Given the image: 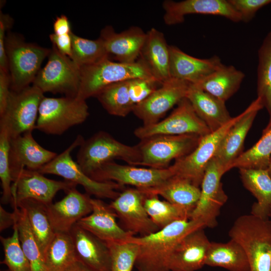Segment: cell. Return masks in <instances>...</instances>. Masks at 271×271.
<instances>
[{
	"instance_id": "cell-1",
	"label": "cell",
	"mask_w": 271,
	"mask_h": 271,
	"mask_svg": "<svg viewBox=\"0 0 271 271\" xmlns=\"http://www.w3.org/2000/svg\"><path fill=\"white\" fill-rule=\"evenodd\" d=\"M205 227L200 220H181L152 234L131 237L127 241L139 247L134 265L138 271H170L169 260L178 242L190 232Z\"/></svg>"
},
{
	"instance_id": "cell-2",
	"label": "cell",
	"mask_w": 271,
	"mask_h": 271,
	"mask_svg": "<svg viewBox=\"0 0 271 271\" xmlns=\"http://www.w3.org/2000/svg\"><path fill=\"white\" fill-rule=\"evenodd\" d=\"M228 235L245 251L250 271H271V220L251 214L241 215Z\"/></svg>"
},
{
	"instance_id": "cell-3",
	"label": "cell",
	"mask_w": 271,
	"mask_h": 271,
	"mask_svg": "<svg viewBox=\"0 0 271 271\" xmlns=\"http://www.w3.org/2000/svg\"><path fill=\"white\" fill-rule=\"evenodd\" d=\"M80 70V84L76 97L85 100L95 97L105 87L121 81L138 78L155 79L140 58L134 63H124L106 58L95 64L83 66Z\"/></svg>"
},
{
	"instance_id": "cell-4",
	"label": "cell",
	"mask_w": 271,
	"mask_h": 271,
	"mask_svg": "<svg viewBox=\"0 0 271 271\" xmlns=\"http://www.w3.org/2000/svg\"><path fill=\"white\" fill-rule=\"evenodd\" d=\"M121 160L129 165L138 166L140 154L137 145L124 144L104 131H100L84 140L79 147L76 162L82 171L91 176L103 165Z\"/></svg>"
},
{
	"instance_id": "cell-5",
	"label": "cell",
	"mask_w": 271,
	"mask_h": 271,
	"mask_svg": "<svg viewBox=\"0 0 271 271\" xmlns=\"http://www.w3.org/2000/svg\"><path fill=\"white\" fill-rule=\"evenodd\" d=\"M11 90L20 91L33 83L51 49L26 42L22 37L8 32L5 40Z\"/></svg>"
},
{
	"instance_id": "cell-6",
	"label": "cell",
	"mask_w": 271,
	"mask_h": 271,
	"mask_svg": "<svg viewBox=\"0 0 271 271\" xmlns=\"http://www.w3.org/2000/svg\"><path fill=\"white\" fill-rule=\"evenodd\" d=\"M89 115L86 100L77 97L44 96L39 108L36 128L51 135H61L84 122Z\"/></svg>"
},
{
	"instance_id": "cell-7",
	"label": "cell",
	"mask_w": 271,
	"mask_h": 271,
	"mask_svg": "<svg viewBox=\"0 0 271 271\" xmlns=\"http://www.w3.org/2000/svg\"><path fill=\"white\" fill-rule=\"evenodd\" d=\"M84 140L81 135H77L70 146L38 171L43 175H57L66 181L80 185L89 195H94L99 198L115 199L120 193L117 190L122 189L124 186L113 181L99 182L92 179L72 159V152L80 147Z\"/></svg>"
},
{
	"instance_id": "cell-8",
	"label": "cell",
	"mask_w": 271,
	"mask_h": 271,
	"mask_svg": "<svg viewBox=\"0 0 271 271\" xmlns=\"http://www.w3.org/2000/svg\"><path fill=\"white\" fill-rule=\"evenodd\" d=\"M202 137L191 134L159 135L142 140L137 145L140 154L138 166L167 168L173 160L175 161L192 152Z\"/></svg>"
},
{
	"instance_id": "cell-9",
	"label": "cell",
	"mask_w": 271,
	"mask_h": 271,
	"mask_svg": "<svg viewBox=\"0 0 271 271\" xmlns=\"http://www.w3.org/2000/svg\"><path fill=\"white\" fill-rule=\"evenodd\" d=\"M46 65L41 69L32 85L44 93H60L76 97L81 81V70L69 57L61 53L53 45Z\"/></svg>"
},
{
	"instance_id": "cell-10",
	"label": "cell",
	"mask_w": 271,
	"mask_h": 271,
	"mask_svg": "<svg viewBox=\"0 0 271 271\" xmlns=\"http://www.w3.org/2000/svg\"><path fill=\"white\" fill-rule=\"evenodd\" d=\"M44 93L32 85L19 91L11 90L7 105L0 115V128L10 139L36 128L40 103Z\"/></svg>"
},
{
	"instance_id": "cell-11",
	"label": "cell",
	"mask_w": 271,
	"mask_h": 271,
	"mask_svg": "<svg viewBox=\"0 0 271 271\" xmlns=\"http://www.w3.org/2000/svg\"><path fill=\"white\" fill-rule=\"evenodd\" d=\"M161 84L155 79H128L105 87L95 97L109 114L124 117Z\"/></svg>"
},
{
	"instance_id": "cell-12",
	"label": "cell",
	"mask_w": 271,
	"mask_h": 271,
	"mask_svg": "<svg viewBox=\"0 0 271 271\" xmlns=\"http://www.w3.org/2000/svg\"><path fill=\"white\" fill-rule=\"evenodd\" d=\"M240 116L233 117L219 129L201 138L196 148L188 155L175 161L170 166L174 176L200 187L207 167L214 158L223 138Z\"/></svg>"
},
{
	"instance_id": "cell-13",
	"label": "cell",
	"mask_w": 271,
	"mask_h": 271,
	"mask_svg": "<svg viewBox=\"0 0 271 271\" xmlns=\"http://www.w3.org/2000/svg\"><path fill=\"white\" fill-rule=\"evenodd\" d=\"M211 132L186 97L177 105L168 117L155 123L137 128L134 134L142 140L159 135L191 134L203 137Z\"/></svg>"
},
{
	"instance_id": "cell-14",
	"label": "cell",
	"mask_w": 271,
	"mask_h": 271,
	"mask_svg": "<svg viewBox=\"0 0 271 271\" xmlns=\"http://www.w3.org/2000/svg\"><path fill=\"white\" fill-rule=\"evenodd\" d=\"M224 168L214 158L209 163L201 184L198 202L190 219L202 221L205 227L217 225V218L228 197L222 188L221 179L225 173Z\"/></svg>"
},
{
	"instance_id": "cell-15",
	"label": "cell",
	"mask_w": 271,
	"mask_h": 271,
	"mask_svg": "<svg viewBox=\"0 0 271 271\" xmlns=\"http://www.w3.org/2000/svg\"><path fill=\"white\" fill-rule=\"evenodd\" d=\"M190 84L185 81L170 78L137 105L132 112L143 121V125L155 123L186 97Z\"/></svg>"
},
{
	"instance_id": "cell-16",
	"label": "cell",
	"mask_w": 271,
	"mask_h": 271,
	"mask_svg": "<svg viewBox=\"0 0 271 271\" xmlns=\"http://www.w3.org/2000/svg\"><path fill=\"white\" fill-rule=\"evenodd\" d=\"M77 185L68 181H56L45 177L37 171L23 170L14 179L12 185L13 202L17 205L26 199H33L46 206L52 203L58 192L66 193Z\"/></svg>"
},
{
	"instance_id": "cell-17",
	"label": "cell",
	"mask_w": 271,
	"mask_h": 271,
	"mask_svg": "<svg viewBox=\"0 0 271 271\" xmlns=\"http://www.w3.org/2000/svg\"><path fill=\"white\" fill-rule=\"evenodd\" d=\"M173 176L170 166L165 169L140 168L111 162L103 165L91 178L97 181H113L122 186L145 189L159 185Z\"/></svg>"
},
{
	"instance_id": "cell-18",
	"label": "cell",
	"mask_w": 271,
	"mask_h": 271,
	"mask_svg": "<svg viewBox=\"0 0 271 271\" xmlns=\"http://www.w3.org/2000/svg\"><path fill=\"white\" fill-rule=\"evenodd\" d=\"M146 194L138 188H128L120 193L109 204L122 223L124 229L134 235H148L159 230L144 206Z\"/></svg>"
},
{
	"instance_id": "cell-19",
	"label": "cell",
	"mask_w": 271,
	"mask_h": 271,
	"mask_svg": "<svg viewBox=\"0 0 271 271\" xmlns=\"http://www.w3.org/2000/svg\"><path fill=\"white\" fill-rule=\"evenodd\" d=\"M162 7L165 11L163 19L167 25L181 24L185 16L190 14L218 16L235 23L241 22L240 16L228 0H166Z\"/></svg>"
},
{
	"instance_id": "cell-20",
	"label": "cell",
	"mask_w": 271,
	"mask_h": 271,
	"mask_svg": "<svg viewBox=\"0 0 271 271\" xmlns=\"http://www.w3.org/2000/svg\"><path fill=\"white\" fill-rule=\"evenodd\" d=\"M57 155L40 146L32 131L11 139L9 160L13 180L24 169L39 171Z\"/></svg>"
},
{
	"instance_id": "cell-21",
	"label": "cell",
	"mask_w": 271,
	"mask_h": 271,
	"mask_svg": "<svg viewBox=\"0 0 271 271\" xmlns=\"http://www.w3.org/2000/svg\"><path fill=\"white\" fill-rule=\"evenodd\" d=\"M263 107L257 97L240 114L237 120L231 127L221 142L214 159L224 168L228 167L242 153L244 142L259 110Z\"/></svg>"
},
{
	"instance_id": "cell-22",
	"label": "cell",
	"mask_w": 271,
	"mask_h": 271,
	"mask_svg": "<svg viewBox=\"0 0 271 271\" xmlns=\"http://www.w3.org/2000/svg\"><path fill=\"white\" fill-rule=\"evenodd\" d=\"M92 210L76 223L105 243L127 241L134 235L121 228L109 205L99 199H90Z\"/></svg>"
},
{
	"instance_id": "cell-23",
	"label": "cell",
	"mask_w": 271,
	"mask_h": 271,
	"mask_svg": "<svg viewBox=\"0 0 271 271\" xmlns=\"http://www.w3.org/2000/svg\"><path fill=\"white\" fill-rule=\"evenodd\" d=\"M91 198L76 188L70 190L61 200L46 206L47 214L55 232H69L72 227L92 210Z\"/></svg>"
},
{
	"instance_id": "cell-24",
	"label": "cell",
	"mask_w": 271,
	"mask_h": 271,
	"mask_svg": "<svg viewBox=\"0 0 271 271\" xmlns=\"http://www.w3.org/2000/svg\"><path fill=\"white\" fill-rule=\"evenodd\" d=\"M146 35L137 26L117 33L111 26H106L101 31L99 38L109 59L112 58L118 62L132 63L139 58Z\"/></svg>"
},
{
	"instance_id": "cell-25",
	"label": "cell",
	"mask_w": 271,
	"mask_h": 271,
	"mask_svg": "<svg viewBox=\"0 0 271 271\" xmlns=\"http://www.w3.org/2000/svg\"><path fill=\"white\" fill-rule=\"evenodd\" d=\"M204 229L190 232L178 242L169 260L170 271H196L205 265L211 242Z\"/></svg>"
},
{
	"instance_id": "cell-26",
	"label": "cell",
	"mask_w": 271,
	"mask_h": 271,
	"mask_svg": "<svg viewBox=\"0 0 271 271\" xmlns=\"http://www.w3.org/2000/svg\"><path fill=\"white\" fill-rule=\"evenodd\" d=\"M170 74L171 78L196 84L208 77L223 64L221 59L214 55L209 58L193 57L175 46H169Z\"/></svg>"
},
{
	"instance_id": "cell-27",
	"label": "cell",
	"mask_w": 271,
	"mask_h": 271,
	"mask_svg": "<svg viewBox=\"0 0 271 271\" xmlns=\"http://www.w3.org/2000/svg\"><path fill=\"white\" fill-rule=\"evenodd\" d=\"M78 260L97 271H111L110 252L106 243L75 224L70 230Z\"/></svg>"
},
{
	"instance_id": "cell-28",
	"label": "cell",
	"mask_w": 271,
	"mask_h": 271,
	"mask_svg": "<svg viewBox=\"0 0 271 271\" xmlns=\"http://www.w3.org/2000/svg\"><path fill=\"white\" fill-rule=\"evenodd\" d=\"M169 46L164 34L152 28L147 33L139 58L147 65L153 77L161 83L171 78Z\"/></svg>"
},
{
	"instance_id": "cell-29",
	"label": "cell",
	"mask_w": 271,
	"mask_h": 271,
	"mask_svg": "<svg viewBox=\"0 0 271 271\" xmlns=\"http://www.w3.org/2000/svg\"><path fill=\"white\" fill-rule=\"evenodd\" d=\"M186 98L211 132L228 123L231 117L224 101L190 84Z\"/></svg>"
},
{
	"instance_id": "cell-30",
	"label": "cell",
	"mask_w": 271,
	"mask_h": 271,
	"mask_svg": "<svg viewBox=\"0 0 271 271\" xmlns=\"http://www.w3.org/2000/svg\"><path fill=\"white\" fill-rule=\"evenodd\" d=\"M139 189L147 195L161 196L166 201L184 207L191 213L198 202L201 192L200 187L176 176L157 186Z\"/></svg>"
},
{
	"instance_id": "cell-31",
	"label": "cell",
	"mask_w": 271,
	"mask_h": 271,
	"mask_svg": "<svg viewBox=\"0 0 271 271\" xmlns=\"http://www.w3.org/2000/svg\"><path fill=\"white\" fill-rule=\"evenodd\" d=\"M239 170L243 186L257 200L252 206L251 214L261 218H269L271 208V177L267 169L241 168Z\"/></svg>"
},
{
	"instance_id": "cell-32",
	"label": "cell",
	"mask_w": 271,
	"mask_h": 271,
	"mask_svg": "<svg viewBox=\"0 0 271 271\" xmlns=\"http://www.w3.org/2000/svg\"><path fill=\"white\" fill-rule=\"evenodd\" d=\"M205 265L221 267L229 271H250L245 251L237 242L232 239L226 243L211 242Z\"/></svg>"
},
{
	"instance_id": "cell-33",
	"label": "cell",
	"mask_w": 271,
	"mask_h": 271,
	"mask_svg": "<svg viewBox=\"0 0 271 271\" xmlns=\"http://www.w3.org/2000/svg\"><path fill=\"white\" fill-rule=\"evenodd\" d=\"M244 77V73L233 66L223 64L205 79L193 85L225 102L237 91Z\"/></svg>"
},
{
	"instance_id": "cell-34",
	"label": "cell",
	"mask_w": 271,
	"mask_h": 271,
	"mask_svg": "<svg viewBox=\"0 0 271 271\" xmlns=\"http://www.w3.org/2000/svg\"><path fill=\"white\" fill-rule=\"evenodd\" d=\"M17 206L25 210L32 233L43 254L55 234L46 205L33 199H26Z\"/></svg>"
},
{
	"instance_id": "cell-35",
	"label": "cell",
	"mask_w": 271,
	"mask_h": 271,
	"mask_svg": "<svg viewBox=\"0 0 271 271\" xmlns=\"http://www.w3.org/2000/svg\"><path fill=\"white\" fill-rule=\"evenodd\" d=\"M43 255L48 271H66L78 260L69 232H55Z\"/></svg>"
},
{
	"instance_id": "cell-36",
	"label": "cell",
	"mask_w": 271,
	"mask_h": 271,
	"mask_svg": "<svg viewBox=\"0 0 271 271\" xmlns=\"http://www.w3.org/2000/svg\"><path fill=\"white\" fill-rule=\"evenodd\" d=\"M19 238L23 250L30 265L31 271H48L44 255L31 231L25 210L13 206Z\"/></svg>"
},
{
	"instance_id": "cell-37",
	"label": "cell",
	"mask_w": 271,
	"mask_h": 271,
	"mask_svg": "<svg viewBox=\"0 0 271 271\" xmlns=\"http://www.w3.org/2000/svg\"><path fill=\"white\" fill-rule=\"evenodd\" d=\"M146 195L145 208L159 229L175 221L190 219L191 212L187 209L166 200H161L157 195Z\"/></svg>"
},
{
	"instance_id": "cell-38",
	"label": "cell",
	"mask_w": 271,
	"mask_h": 271,
	"mask_svg": "<svg viewBox=\"0 0 271 271\" xmlns=\"http://www.w3.org/2000/svg\"><path fill=\"white\" fill-rule=\"evenodd\" d=\"M257 94L271 117V31L263 39L258 51Z\"/></svg>"
},
{
	"instance_id": "cell-39",
	"label": "cell",
	"mask_w": 271,
	"mask_h": 271,
	"mask_svg": "<svg viewBox=\"0 0 271 271\" xmlns=\"http://www.w3.org/2000/svg\"><path fill=\"white\" fill-rule=\"evenodd\" d=\"M271 158V127L251 148L242 152L228 167L239 169H267Z\"/></svg>"
},
{
	"instance_id": "cell-40",
	"label": "cell",
	"mask_w": 271,
	"mask_h": 271,
	"mask_svg": "<svg viewBox=\"0 0 271 271\" xmlns=\"http://www.w3.org/2000/svg\"><path fill=\"white\" fill-rule=\"evenodd\" d=\"M72 55L71 59L80 68L97 63L108 58L103 43L99 37L89 40L71 34Z\"/></svg>"
},
{
	"instance_id": "cell-41",
	"label": "cell",
	"mask_w": 271,
	"mask_h": 271,
	"mask_svg": "<svg viewBox=\"0 0 271 271\" xmlns=\"http://www.w3.org/2000/svg\"><path fill=\"white\" fill-rule=\"evenodd\" d=\"M13 233L8 237H0L4 251V259L1 262L9 271H31L30 263L23 250L15 217Z\"/></svg>"
},
{
	"instance_id": "cell-42",
	"label": "cell",
	"mask_w": 271,
	"mask_h": 271,
	"mask_svg": "<svg viewBox=\"0 0 271 271\" xmlns=\"http://www.w3.org/2000/svg\"><path fill=\"white\" fill-rule=\"evenodd\" d=\"M106 243L110 252L111 271H131L138 254L139 245L131 241Z\"/></svg>"
},
{
	"instance_id": "cell-43",
	"label": "cell",
	"mask_w": 271,
	"mask_h": 271,
	"mask_svg": "<svg viewBox=\"0 0 271 271\" xmlns=\"http://www.w3.org/2000/svg\"><path fill=\"white\" fill-rule=\"evenodd\" d=\"M10 138L6 131L0 128V179L2 188L1 199L3 204L13 202L12 185L13 178L9 160Z\"/></svg>"
},
{
	"instance_id": "cell-44",
	"label": "cell",
	"mask_w": 271,
	"mask_h": 271,
	"mask_svg": "<svg viewBox=\"0 0 271 271\" xmlns=\"http://www.w3.org/2000/svg\"><path fill=\"white\" fill-rule=\"evenodd\" d=\"M229 3L239 15L242 22H249L256 12L271 3V0H228Z\"/></svg>"
},
{
	"instance_id": "cell-45",
	"label": "cell",
	"mask_w": 271,
	"mask_h": 271,
	"mask_svg": "<svg viewBox=\"0 0 271 271\" xmlns=\"http://www.w3.org/2000/svg\"><path fill=\"white\" fill-rule=\"evenodd\" d=\"M13 23V19L0 11V69L9 72L8 62L5 48L6 32L10 30Z\"/></svg>"
},
{
	"instance_id": "cell-46",
	"label": "cell",
	"mask_w": 271,
	"mask_h": 271,
	"mask_svg": "<svg viewBox=\"0 0 271 271\" xmlns=\"http://www.w3.org/2000/svg\"><path fill=\"white\" fill-rule=\"evenodd\" d=\"M11 92L9 73L0 69V115L4 112Z\"/></svg>"
},
{
	"instance_id": "cell-47",
	"label": "cell",
	"mask_w": 271,
	"mask_h": 271,
	"mask_svg": "<svg viewBox=\"0 0 271 271\" xmlns=\"http://www.w3.org/2000/svg\"><path fill=\"white\" fill-rule=\"evenodd\" d=\"M71 33L62 35H57L53 33L49 35L50 41L58 50L70 58L72 55Z\"/></svg>"
},
{
	"instance_id": "cell-48",
	"label": "cell",
	"mask_w": 271,
	"mask_h": 271,
	"mask_svg": "<svg viewBox=\"0 0 271 271\" xmlns=\"http://www.w3.org/2000/svg\"><path fill=\"white\" fill-rule=\"evenodd\" d=\"M54 33L57 35L70 34L71 31L70 23L68 18L64 15L57 17L53 24Z\"/></svg>"
},
{
	"instance_id": "cell-49",
	"label": "cell",
	"mask_w": 271,
	"mask_h": 271,
	"mask_svg": "<svg viewBox=\"0 0 271 271\" xmlns=\"http://www.w3.org/2000/svg\"><path fill=\"white\" fill-rule=\"evenodd\" d=\"M15 221V216L14 212L10 213L7 211L0 205V231L2 232L11 226H13Z\"/></svg>"
},
{
	"instance_id": "cell-50",
	"label": "cell",
	"mask_w": 271,
	"mask_h": 271,
	"mask_svg": "<svg viewBox=\"0 0 271 271\" xmlns=\"http://www.w3.org/2000/svg\"><path fill=\"white\" fill-rule=\"evenodd\" d=\"M66 271H97L89 267L79 260L74 261Z\"/></svg>"
},
{
	"instance_id": "cell-51",
	"label": "cell",
	"mask_w": 271,
	"mask_h": 271,
	"mask_svg": "<svg viewBox=\"0 0 271 271\" xmlns=\"http://www.w3.org/2000/svg\"><path fill=\"white\" fill-rule=\"evenodd\" d=\"M270 127H271V117H269V121H268V122L267 123V125H266V127L263 130V132H264V131H266L267 130H268Z\"/></svg>"
},
{
	"instance_id": "cell-52",
	"label": "cell",
	"mask_w": 271,
	"mask_h": 271,
	"mask_svg": "<svg viewBox=\"0 0 271 271\" xmlns=\"http://www.w3.org/2000/svg\"><path fill=\"white\" fill-rule=\"evenodd\" d=\"M267 170L269 174V175L271 177V158L269 163V165L268 166V167L267 168Z\"/></svg>"
},
{
	"instance_id": "cell-53",
	"label": "cell",
	"mask_w": 271,
	"mask_h": 271,
	"mask_svg": "<svg viewBox=\"0 0 271 271\" xmlns=\"http://www.w3.org/2000/svg\"><path fill=\"white\" fill-rule=\"evenodd\" d=\"M269 218H271V208H270V212L269 214Z\"/></svg>"
},
{
	"instance_id": "cell-54",
	"label": "cell",
	"mask_w": 271,
	"mask_h": 271,
	"mask_svg": "<svg viewBox=\"0 0 271 271\" xmlns=\"http://www.w3.org/2000/svg\"><path fill=\"white\" fill-rule=\"evenodd\" d=\"M4 271H9V270H4Z\"/></svg>"
}]
</instances>
